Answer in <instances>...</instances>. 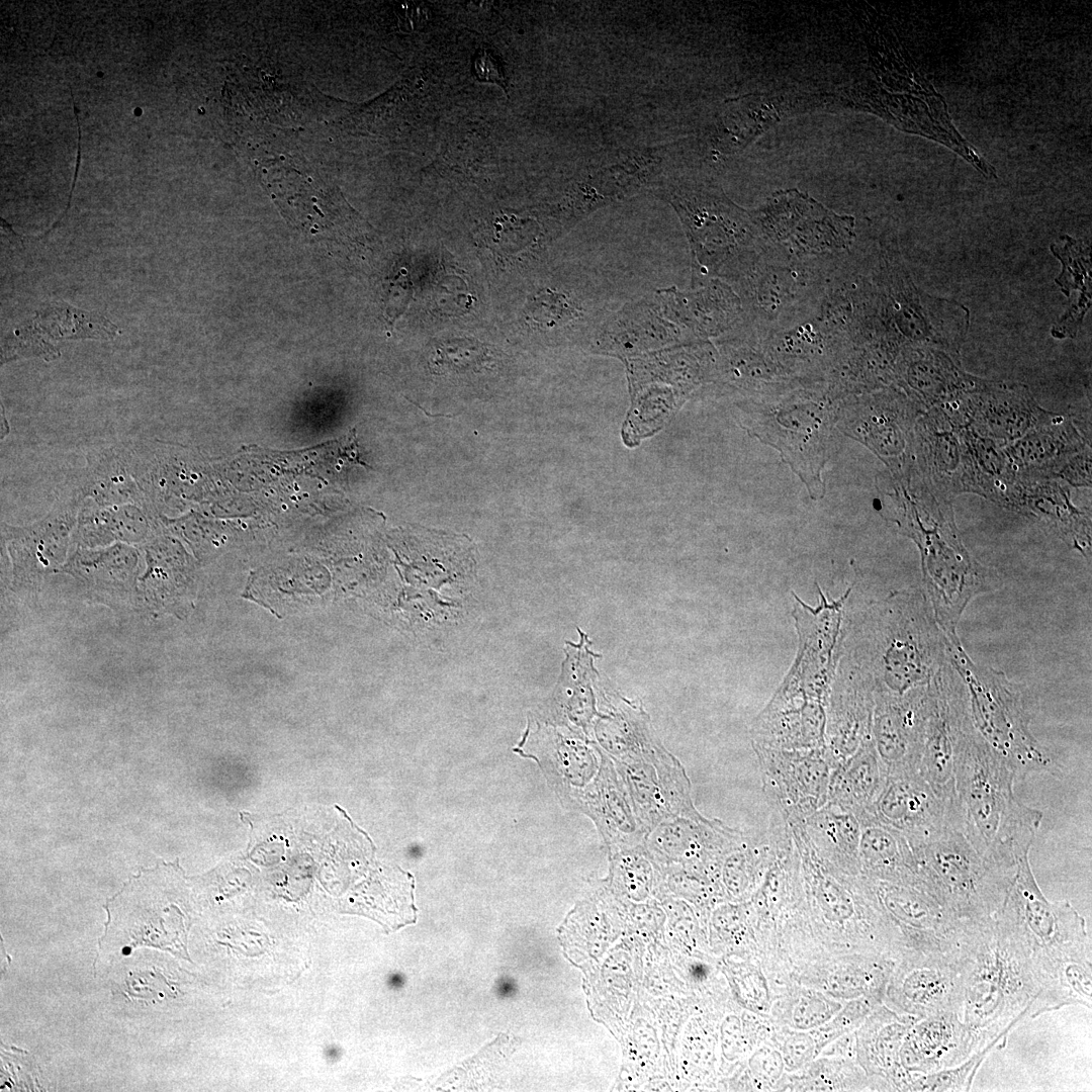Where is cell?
I'll return each mask as SVG.
<instances>
[{
  "mask_svg": "<svg viewBox=\"0 0 1092 1092\" xmlns=\"http://www.w3.org/2000/svg\"><path fill=\"white\" fill-rule=\"evenodd\" d=\"M957 948L964 968L959 1016L970 1032L975 1054L1006 1040L1028 1017L1038 990L1030 950L1004 910L986 918L963 920Z\"/></svg>",
  "mask_w": 1092,
  "mask_h": 1092,
  "instance_id": "1",
  "label": "cell"
},
{
  "mask_svg": "<svg viewBox=\"0 0 1092 1092\" xmlns=\"http://www.w3.org/2000/svg\"><path fill=\"white\" fill-rule=\"evenodd\" d=\"M1015 774L978 734L970 714L954 749L957 828L983 855L1014 862L1030 849L1042 813L1015 797Z\"/></svg>",
  "mask_w": 1092,
  "mask_h": 1092,
  "instance_id": "2",
  "label": "cell"
},
{
  "mask_svg": "<svg viewBox=\"0 0 1092 1092\" xmlns=\"http://www.w3.org/2000/svg\"><path fill=\"white\" fill-rule=\"evenodd\" d=\"M1029 850L1017 855V872L1002 906L1016 922L1029 947L1038 994L1032 1018L1062 1008L1060 977L1074 962H1092L1085 919L1068 900L1049 901L1029 863Z\"/></svg>",
  "mask_w": 1092,
  "mask_h": 1092,
  "instance_id": "3",
  "label": "cell"
},
{
  "mask_svg": "<svg viewBox=\"0 0 1092 1092\" xmlns=\"http://www.w3.org/2000/svg\"><path fill=\"white\" fill-rule=\"evenodd\" d=\"M925 892L960 920L995 915L1013 885L1017 860L980 853L957 828L947 827L911 846Z\"/></svg>",
  "mask_w": 1092,
  "mask_h": 1092,
  "instance_id": "4",
  "label": "cell"
},
{
  "mask_svg": "<svg viewBox=\"0 0 1092 1092\" xmlns=\"http://www.w3.org/2000/svg\"><path fill=\"white\" fill-rule=\"evenodd\" d=\"M946 655L966 687L976 731L1016 778L1057 770L1051 753L1030 731L1029 717L1015 685L1003 672L975 663L961 643L946 640Z\"/></svg>",
  "mask_w": 1092,
  "mask_h": 1092,
  "instance_id": "5",
  "label": "cell"
},
{
  "mask_svg": "<svg viewBox=\"0 0 1092 1092\" xmlns=\"http://www.w3.org/2000/svg\"><path fill=\"white\" fill-rule=\"evenodd\" d=\"M80 506L64 492L49 513L32 523H1V541L10 560V587L14 593H36L51 574L61 571L73 548Z\"/></svg>",
  "mask_w": 1092,
  "mask_h": 1092,
  "instance_id": "6",
  "label": "cell"
},
{
  "mask_svg": "<svg viewBox=\"0 0 1092 1092\" xmlns=\"http://www.w3.org/2000/svg\"><path fill=\"white\" fill-rule=\"evenodd\" d=\"M753 749L771 813L790 829L826 804L834 767L824 748L782 749L753 743Z\"/></svg>",
  "mask_w": 1092,
  "mask_h": 1092,
  "instance_id": "7",
  "label": "cell"
},
{
  "mask_svg": "<svg viewBox=\"0 0 1092 1092\" xmlns=\"http://www.w3.org/2000/svg\"><path fill=\"white\" fill-rule=\"evenodd\" d=\"M890 988L892 1002L908 1014L924 1017L961 1010L964 968L957 942L949 950L907 947Z\"/></svg>",
  "mask_w": 1092,
  "mask_h": 1092,
  "instance_id": "8",
  "label": "cell"
},
{
  "mask_svg": "<svg viewBox=\"0 0 1092 1092\" xmlns=\"http://www.w3.org/2000/svg\"><path fill=\"white\" fill-rule=\"evenodd\" d=\"M613 762L647 833L666 818L700 815L691 798L685 768L664 748L640 758Z\"/></svg>",
  "mask_w": 1092,
  "mask_h": 1092,
  "instance_id": "9",
  "label": "cell"
},
{
  "mask_svg": "<svg viewBox=\"0 0 1092 1092\" xmlns=\"http://www.w3.org/2000/svg\"><path fill=\"white\" fill-rule=\"evenodd\" d=\"M143 570L140 546L114 543L73 547L60 572L72 576L89 601L117 611L139 608L138 583Z\"/></svg>",
  "mask_w": 1092,
  "mask_h": 1092,
  "instance_id": "10",
  "label": "cell"
},
{
  "mask_svg": "<svg viewBox=\"0 0 1092 1092\" xmlns=\"http://www.w3.org/2000/svg\"><path fill=\"white\" fill-rule=\"evenodd\" d=\"M869 813L902 833L911 846L952 827L948 803L937 795L918 770L888 776L881 795Z\"/></svg>",
  "mask_w": 1092,
  "mask_h": 1092,
  "instance_id": "11",
  "label": "cell"
},
{
  "mask_svg": "<svg viewBox=\"0 0 1092 1092\" xmlns=\"http://www.w3.org/2000/svg\"><path fill=\"white\" fill-rule=\"evenodd\" d=\"M141 548L144 570L138 583L139 609L154 616L182 617L194 593L193 565L188 555L163 528Z\"/></svg>",
  "mask_w": 1092,
  "mask_h": 1092,
  "instance_id": "12",
  "label": "cell"
},
{
  "mask_svg": "<svg viewBox=\"0 0 1092 1092\" xmlns=\"http://www.w3.org/2000/svg\"><path fill=\"white\" fill-rule=\"evenodd\" d=\"M928 686L899 698L877 696L872 739L888 776L918 770Z\"/></svg>",
  "mask_w": 1092,
  "mask_h": 1092,
  "instance_id": "13",
  "label": "cell"
},
{
  "mask_svg": "<svg viewBox=\"0 0 1092 1092\" xmlns=\"http://www.w3.org/2000/svg\"><path fill=\"white\" fill-rule=\"evenodd\" d=\"M819 412L782 411L774 418H764L766 423H762L758 436L781 452L815 499L824 494L821 470L829 436L828 418Z\"/></svg>",
  "mask_w": 1092,
  "mask_h": 1092,
  "instance_id": "14",
  "label": "cell"
},
{
  "mask_svg": "<svg viewBox=\"0 0 1092 1092\" xmlns=\"http://www.w3.org/2000/svg\"><path fill=\"white\" fill-rule=\"evenodd\" d=\"M869 880L884 908L901 928L905 946L941 950L953 947L962 920L950 915L932 896L911 886Z\"/></svg>",
  "mask_w": 1092,
  "mask_h": 1092,
  "instance_id": "15",
  "label": "cell"
},
{
  "mask_svg": "<svg viewBox=\"0 0 1092 1092\" xmlns=\"http://www.w3.org/2000/svg\"><path fill=\"white\" fill-rule=\"evenodd\" d=\"M572 805L594 821L611 849L644 845L647 830L633 810L613 760L605 753L599 774Z\"/></svg>",
  "mask_w": 1092,
  "mask_h": 1092,
  "instance_id": "16",
  "label": "cell"
},
{
  "mask_svg": "<svg viewBox=\"0 0 1092 1092\" xmlns=\"http://www.w3.org/2000/svg\"><path fill=\"white\" fill-rule=\"evenodd\" d=\"M608 310L607 288L597 279L579 293L551 286L539 288L527 296L522 318L534 332L571 329L593 337L604 325Z\"/></svg>",
  "mask_w": 1092,
  "mask_h": 1092,
  "instance_id": "17",
  "label": "cell"
},
{
  "mask_svg": "<svg viewBox=\"0 0 1092 1092\" xmlns=\"http://www.w3.org/2000/svg\"><path fill=\"white\" fill-rule=\"evenodd\" d=\"M740 832L701 814L675 816L654 826L647 833L644 845L649 852L668 860L714 866Z\"/></svg>",
  "mask_w": 1092,
  "mask_h": 1092,
  "instance_id": "18",
  "label": "cell"
},
{
  "mask_svg": "<svg viewBox=\"0 0 1092 1092\" xmlns=\"http://www.w3.org/2000/svg\"><path fill=\"white\" fill-rule=\"evenodd\" d=\"M903 1041L901 1062L914 1073L954 1067L974 1054L970 1032L956 1012L919 1017Z\"/></svg>",
  "mask_w": 1092,
  "mask_h": 1092,
  "instance_id": "19",
  "label": "cell"
},
{
  "mask_svg": "<svg viewBox=\"0 0 1092 1092\" xmlns=\"http://www.w3.org/2000/svg\"><path fill=\"white\" fill-rule=\"evenodd\" d=\"M65 493L80 505H146L144 493L133 475L124 441L93 448L86 454L85 466L69 480Z\"/></svg>",
  "mask_w": 1092,
  "mask_h": 1092,
  "instance_id": "20",
  "label": "cell"
},
{
  "mask_svg": "<svg viewBox=\"0 0 1092 1092\" xmlns=\"http://www.w3.org/2000/svg\"><path fill=\"white\" fill-rule=\"evenodd\" d=\"M159 515L141 504L97 506L83 502L73 547L98 548L114 543L142 546L161 530Z\"/></svg>",
  "mask_w": 1092,
  "mask_h": 1092,
  "instance_id": "21",
  "label": "cell"
},
{
  "mask_svg": "<svg viewBox=\"0 0 1092 1092\" xmlns=\"http://www.w3.org/2000/svg\"><path fill=\"white\" fill-rule=\"evenodd\" d=\"M857 815L861 828L859 874L869 879L911 886L925 892L907 838L869 812Z\"/></svg>",
  "mask_w": 1092,
  "mask_h": 1092,
  "instance_id": "22",
  "label": "cell"
},
{
  "mask_svg": "<svg viewBox=\"0 0 1092 1092\" xmlns=\"http://www.w3.org/2000/svg\"><path fill=\"white\" fill-rule=\"evenodd\" d=\"M801 828L814 852L827 864L851 875L859 874L860 822L848 809L826 803Z\"/></svg>",
  "mask_w": 1092,
  "mask_h": 1092,
  "instance_id": "23",
  "label": "cell"
},
{
  "mask_svg": "<svg viewBox=\"0 0 1092 1092\" xmlns=\"http://www.w3.org/2000/svg\"><path fill=\"white\" fill-rule=\"evenodd\" d=\"M887 778L886 768L872 739L833 768L827 802L856 814L870 812L881 795Z\"/></svg>",
  "mask_w": 1092,
  "mask_h": 1092,
  "instance_id": "24",
  "label": "cell"
},
{
  "mask_svg": "<svg viewBox=\"0 0 1092 1092\" xmlns=\"http://www.w3.org/2000/svg\"><path fill=\"white\" fill-rule=\"evenodd\" d=\"M493 362L491 351L474 338H452L437 341L428 358L433 374L477 373L489 369Z\"/></svg>",
  "mask_w": 1092,
  "mask_h": 1092,
  "instance_id": "25",
  "label": "cell"
},
{
  "mask_svg": "<svg viewBox=\"0 0 1092 1092\" xmlns=\"http://www.w3.org/2000/svg\"><path fill=\"white\" fill-rule=\"evenodd\" d=\"M1061 239V245L1051 246L1052 253L1062 263V271L1055 279L1056 283L1067 297H1070L1073 290H1078L1079 296H1091L1090 246L1069 236Z\"/></svg>",
  "mask_w": 1092,
  "mask_h": 1092,
  "instance_id": "26",
  "label": "cell"
},
{
  "mask_svg": "<svg viewBox=\"0 0 1092 1092\" xmlns=\"http://www.w3.org/2000/svg\"><path fill=\"white\" fill-rule=\"evenodd\" d=\"M999 1043H992L973 1054L963 1063L937 1072L909 1075L904 1090L930 1092L970 1091L977 1071L989 1053Z\"/></svg>",
  "mask_w": 1092,
  "mask_h": 1092,
  "instance_id": "27",
  "label": "cell"
},
{
  "mask_svg": "<svg viewBox=\"0 0 1092 1092\" xmlns=\"http://www.w3.org/2000/svg\"><path fill=\"white\" fill-rule=\"evenodd\" d=\"M1091 296H1079L1053 326L1052 335L1057 339L1074 338L1091 306Z\"/></svg>",
  "mask_w": 1092,
  "mask_h": 1092,
  "instance_id": "28",
  "label": "cell"
},
{
  "mask_svg": "<svg viewBox=\"0 0 1092 1092\" xmlns=\"http://www.w3.org/2000/svg\"><path fill=\"white\" fill-rule=\"evenodd\" d=\"M474 71L477 79L481 82H493L506 90V78L500 63L486 50L478 52Z\"/></svg>",
  "mask_w": 1092,
  "mask_h": 1092,
  "instance_id": "29",
  "label": "cell"
},
{
  "mask_svg": "<svg viewBox=\"0 0 1092 1092\" xmlns=\"http://www.w3.org/2000/svg\"><path fill=\"white\" fill-rule=\"evenodd\" d=\"M401 982H402L401 977L398 976V975H395V976L391 977V979H390V983L393 986H399L401 984Z\"/></svg>",
  "mask_w": 1092,
  "mask_h": 1092,
  "instance_id": "30",
  "label": "cell"
}]
</instances>
